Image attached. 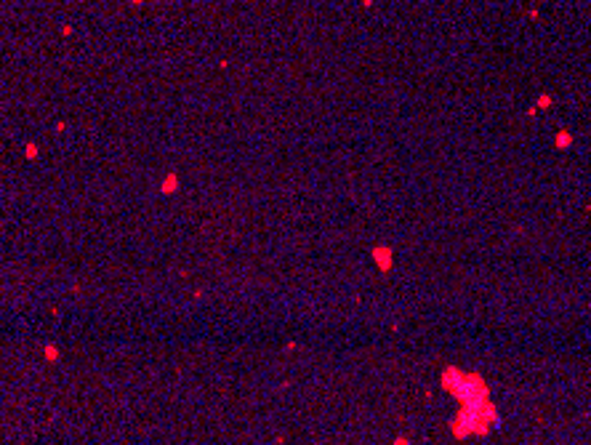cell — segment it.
<instances>
[{
	"label": "cell",
	"instance_id": "6da1fadb",
	"mask_svg": "<svg viewBox=\"0 0 591 445\" xmlns=\"http://www.w3.org/2000/svg\"><path fill=\"white\" fill-rule=\"evenodd\" d=\"M397 445H408V443H405V440H402V443H397Z\"/></svg>",
	"mask_w": 591,
	"mask_h": 445
}]
</instances>
